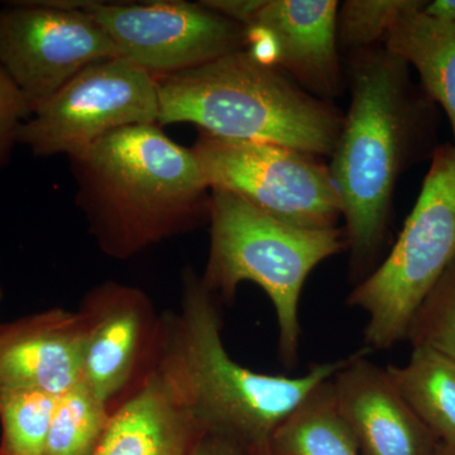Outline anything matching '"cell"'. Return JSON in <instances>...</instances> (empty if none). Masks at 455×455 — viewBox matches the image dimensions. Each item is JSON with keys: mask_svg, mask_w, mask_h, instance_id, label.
<instances>
[{"mask_svg": "<svg viewBox=\"0 0 455 455\" xmlns=\"http://www.w3.org/2000/svg\"><path fill=\"white\" fill-rule=\"evenodd\" d=\"M348 359L315 364L300 377L241 366L224 347L214 293L193 268H187L181 307L160 320L151 367L204 435L229 440L247 451L267 445L284 419Z\"/></svg>", "mask_w": 455, "mask_h": 455, "instance_id": "6da1fadb", "label": "cell"}, {"mask_svg": "<svg viewBox=\"0 0 455 455\" xmlns=\"http://www.w3.org/2000/svg\"><path fill=\"white\" fill-rule=\"evenodd\" d=\"M68 161L77 206L113 259H130L211 218L212 188L196 155L158 124L114 132Z\"/></svg>", "mask_w": 455, "mask_h": 455, "instance_id": "7a4b0ae2", "label": "cell"}, {"mask_svg": "<svg viewBox=\"0 0 455 455\" xmlns=\"http://www.w3.org/2000/svg\"><path fill=\"white\" fill-rule=\"evenodd\" d=\"M407 66L386 47L362 51L352 64L349 110L329 171L355 271L367 268L381 248L397 180L420 124Z\"/></svg>", "mask_w": 455, "mask_h": 455, "instance_id": "3957f363", "label": "cell"}, {"mask_svg": "<svg viewBox=\"0 0 455 455\" xmlns=\"http://www.w3.org/2000/svg\"><path fill=\"white\" fill-rule=\"evenodd\" d=\"M156 80L161 128L191 123L220 139L276 143L331 157L343 124L334 107L247 50Z\"/></svg>", "mask_w": 455, "mask_h": 455, "instance_id": "277c9868", "label": "cell"}, {"mask_svg": "<svg viewBox=\"0 0 455 455\" xmlns=\"http://www.w3.org/2000/svg\"><path fill=\"white\" fill-rule=\"evenodd\" d=\"M211 248L206 289L224 300L235 299L239 284H259L274 305L280 329L281 358L292 366L298 357L299 302L314 268L343 247V233L304 229L283 223L223 190H212Z\"/></svg>", "mask_w": 455, "mask_h": 455, "instance_id": "5b68a950", "label": "cell"}, {"mask_svg": "<svg viewBox=\"0 0 455 455\" xmlns=\"http://www.w3.org/2000/svg\"><path fill=\"white\" fill-rule=\"evenodd\" d=\"M455 259V145L434 152L420 196L396 244L348 296L366 311L367 349L406 339L416 311Z\"/></svg>", "mask_w": 455, "mask_h": 455, "instance_id": "8992f818", "label": "cell"}, {"mask_svg": "<svg viewBox=\"0 0 455 455\" xmlns=\"http://www.w3.org/2000/svg\"><path fill=\"white\" fill-rule=\"evenodd\" d=\"M212 190H223L275 220L304 229H334L341 218L329 166L276 143L220 139L199 131L191 147Z\"/></svg>", "mask_w": 455, "mask_h": 455, "instance_id": "52a82bcc", "label": "cell"}, {"mask_svg": "<svg viewBox=\"0 0 455 455\" xmlns=\"http://www.w3.org/2000/svg\"><path fill=\"white\" fill-rule=\"evenodd\" d=\"M157 80L124 57L84 68L36 109L18 143L37 157L82 154L99 140L133 125L157 124Z\"/></svg>", "mask_w": 455, "mask_h": 455, "instance_id": "ba28073f", "label": "cell"}, {"mask_svg": "<svg viewBox=\"0 0 455 455\" xmlns=\"http://www.w3.org/2000/svg\"><path fill=\"white\" fill-rule=\"evenodd\" d=\"M89 2H16L0 9V68L32 113L84 68L119 56L83 11Z\"/></svg>", "mask_w": 455, "mask_h": 455, "instance_id": "9c48e42d", "label": "cell"}, {"mask_svg": "<svg viewBox=\"0 0 455 455\" xmlns=\"http://www.w3.org/2000/svg\"><path fill=\"white\" fill-rule=\"evenodd\" d=\"M83 11L119 56L155 77L170 76L245 50V28L199 3L90 0Z\"/></svg>", "mask_w": 455, "mask_h": 455, "instance_id": "30bf717a", "label": "cell"}, {"mask_svg": "<svg viewBox=\"0 0 455 455\" xmlns=\"http://www.w3.org/2000/svg\"><path fill=\"white\" fill-rule=\"evenodd\" d=\"M337 0H263L245 28V50L299 85L331 98L339 92Z\"/></svg>", "mask_w": 455, "mask_h": 455, "instance_id": "8fae6325", "label": "cell"}, {"mask_svg": "<svg viewBox=\"0 0 455 455\" xmlns=\"http://www.w3.org/2000/svg\"><path fill=\"white\" fill-rule=\"evenodd\" d=\"M80 313L86 323L83 379L110 405L154 355L160 320L145 293L116 283L92 290Z\"/></svg>", "mask_w": 455, "mask_h": 455, "instance_id": "7c38bea8", "label": "cell"}, {"mask_svg": "<svg viewBox=\"0 0 455 455\" xmlns=\"http://www.w3.org/2000/svg\"><path fill=\"white\" fill-rule=\"evenodd\" d=\"M349 355L331 377L335 403L361 455H434L439 442L406 403L387 368Z\"/></svg>", "mask_w": 455, "mask_h": 455, "instance_id": "4fadbf2b", "label": "cell"}, {"mask_svg": "<svg viewBox=\"0 0 455 455\" xmlns=\"http://www.w3.org/2000/svg\"><path fill=\"white\" fill-rule=\"evenodd\" d=\"M86 323L52 309L0 324V391L61 396L83 379Z\"/></svg>", "mask_w": 455, "mask_h": 455, "instance_id": "5bb4252c", "label": "cell"}, {"mask_svg": "<svg viewBox=\"0 0 455 455\" xmlns=\"http://www.w3.org/2000/svg\"><path fill=\"white\" fill-rule=\"evenodd\" d=\"M199 425L154 368L110 415L92 455H190Z\"/></svg>", "mask_w": 455, "mask_h": 455, "instance_id": "9a60e30c", "label": "cell"}, {"mask_svg": "<svg viewBox=\"0 0 455 455\" xmlns=\"http://www.w3.org/2000/svg\"><path fill=\"white\" fill-rule=\"evenodd\" d=\"M425 4L401 16L385 47L418 70L427 94L447 114L455 140V23L425 13Z\"/></svg>", "mask_w": 455, "mask_h": 455, "instance_id": "2e32d148", "label": "cell"}, {"mask_svg": "<svg viewBox=\"0 0 455 455\" xmlns=\"http://www.w3.org/2000/svg\"><path fill=\"white\" fill-rule=\"evenodd\" d=\"M387 371L439 444L455 451L454 359L427 347H412L405 366H388Z\"/></svg>", "mask_w": 455, "mask_h": 455, "instance_id": "e0dca14e", "label": "cell"}, {"mask_svg": "<svg viewBox=\"0 0 455 455\" xmlns=\"http://www.w3.org/2000/svg\"><path fill=\"white\" fill-rule=\"evenodd\" d=\"M267 447L271 455H361L335 403L331 379L284 419Z\"/></svg>", "mask_w": 455, "mask_h": 455, "instance_id": "ac0fdd59", "label": "cell"}, {"mask_svg": "<svg viewBox=\"0 0 455 455\" xmlns=\"http://www.w3.org/2000/svg\"><path fill=\"white\" fill-rule=\"evenodd\" d=\"M109 405L82 379L59 397L42 455H92L106 433Z\"/></svg>", "mask_w": 455, "mask_h": 455, "instance_id": "d6986e66", "label": "cell"}, {"mask_svg": "<svg viewBox=\"0 0 455 455\" xmlns=\"http://www.w3.org/2000/svg\"><path fill=\"white\" fill-rule=\"evenodd\" d=\"M60 396L0 391V455H42Z\"/></svg>", "mask_w": 455, "mask_h": 455, "instance_id": "ffe728a7", "label": "cell"}, {"mask_svg": "<svg viewBox=\"0 0 455 455\" xmlns=\"http://www.w3.org/2000/svg\"><path fill=\"white\" fill-rule=\"evenodd\" d=\"M419 0H347L337 14L338 47L362 52L386 42L391 29Z\"/></svg>", "mask_w": 455, "mask_h": 455, "instance_id": "44dd1931", "label": "cell"}, {"mask_svg": "<svg viewBox=\"0 0 455 455\" xmlns=\"http://www.w3.org/2000/svg\"><path fill=\"white\" fill-rule=\"evenodd\" d=\"M406 339L455 361V259L416 311Z\"/></svg>", "mask_w": 455, "mask_h": 455, "instance_id": "7402d4cb", "label": "cell"}, {"mask_svg": "<svg viewBox=\"0 0 455 455\" xmlns=\"http://www.w3.org/2000/svg\"><path fill=\"white\" fill-rule=\"evenodd\" d=\"M31 116L26 99L0 68V169L8 163L12 149L18 143L20 125Z\"/></svg>", "mask_w": 455, "mask_h": 455, "instance_id": "603a6c76", "label": "cell"}, {"mask_svg": "<svg viewBox=\"0 0 455 455\" xmlns=\"http://www.w3.org/2000/svg\"><path fill=\"white\" fill-rule=\"evenodd\" d=\"M190 455H248L243 448L218 436L203 435Z\"/></svg>", "mask_w": 455, "mask_h": 455, "instance_id": "cb8c5ba5", "label": "cell"}, {"mask_svg": "<svg viewBox=\"0 0 455 455\" xmlns=\"http://www.w3.org/2000/svg\"><path fill=\"white\" fill-rule=\"evenodd\" d=\"M425 13L455 23V0H434L427 2Z\"/></svg>", "mask_w": 455, "mask_h": 455, "instance_id": "d4e9b609", "label": "cell"}, {"mask_svg": "<svg viewBox=\"0 0 455 455\" xmlns=\"http://www.w3.org/2000/svg\"><path fill=\"white\" fill-rule=\"evenodd\" d=\"M248 455H271L267 445H262V447H257L247 451Z\"/></svg>", "mask_w": 455, "mask_h": 455, "instance_id": "484cf974", "label": "cell"}, {"mask_svg": "<svg viewBox=\"0 0 455 455\" xmlns=\"http://www.w3.org/2000/svg\"><path fill=\"white\" fill-rule=\"evenodd\" d=\"M434 455H455V451L454 449L444 447V445H439Z\"/></svg>", "mask_w": 455, "mask_h": 455, "instance_id": "4316f807", "label": "cell"}, {"mask_svg": "<svg viewBox=\"0 0 455 455\" xmlns=\"http://www.w3.org/2000/svg\"><path fill=\"white\" fill-rule=\"evenodd\" d=\"M0 301H2V289H0Z\"/></svg>", "mask_w": 455, "mask_h": 455, "instance_id": "83f0119b", "label": "cell"}]
</instances>
